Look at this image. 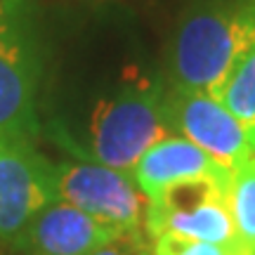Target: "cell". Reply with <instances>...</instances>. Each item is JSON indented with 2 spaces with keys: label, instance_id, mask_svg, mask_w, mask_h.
<instances>
[{
  "label": "cell",
  "instance_id": "1",
  "mask_svg": "<svg viewBox=\"0 0 255 255\" xmlns=\"http://www.w3.org/2000/svg\"><path fill=\"white\" fill-rule=\"evenodd\" d=\"M168 88L156 78L126 73L111 92L92 107L81 137H59L73 158H85L132 173L149 146L173 135L165 116Z\"/></svg>",
  "mask_w": 255,
  "mask_h": 255
},
{
  "label": "cell",
  "instance_id": "2",
  "mask_svg": "<svg viewBox=\"0 0 255 255\" xmlns=\"http://www.w3.org/2000/svg\"><path fill=\"white\" fill-rule=\"evenodd\" d=\"M253 47L255 0H203L177 28L170 85L220 97Z\"/></svg>",
  "mask_w": 255,
  "mask_h": 255
},
{
  "label": "cell",
  "instance_id": "3",
  "mask_svg": "<svg viewBox=\"0 0 255 255\" xmlns=\"http://www.w3.org/2000/svg\"><path fill=\"white\" fill-rule=\"evenodd\" d=\"M40 57L21 0H0V137H38Z\"/></svg>",
  "mask_w": 255,
  "mask_h": 255
},
{
  "label": "cell",
  "instance_id": "4",
  "mask_svg": "<svg viewBox=\"0 0 255 255\" xmlns=\"http://www.w3.org/2000/svg\"><path fill=\"white\" fill-rule=\"evenodd\" d=\"M232 170L189 177L149 199L144 229L151 239L175 234L210 244H239L229 213Z\"/></svg>",
  "mask_w": 255,
  "mask_h": 255
},
{
  "label": "cell",
  "instance_id": "5",
  "mask_svg": "<svg viewBox=\"0 0 255 255\" xmlns=\"http://www.w3.org/2000/svg\"><path fill=\"white\" fill-rule=\"evenodd\" d=\"M52 187L59 201L123 234H142L144 229L149 199L137 187L132 173L85 158H66L52 161Z\"/></svg>",
  "mask_w": 255,
  "mask_h": 255
},
{
  "label": "cell",
  "instance_id": "6",
  "mask_svg": "<svg viewBox=\"0 0 255 255\" xmlns=\"http://www.w3.org/2000/svg\"><path fill=\"white\" fill-rule=\"evenodd\" d=\"M165 116L170 132L189 139L191 144L227 170L255 156V142L244 123L220 102V97L168 88Z\"/></svg>",
  "mask_w": 255,
  "mask_h": 255
},
{
  "label": "cell",
  "instance_id": "7",
  "mask_svg": "<svg viewBox=\"0 0 255 255\" xmlns=\"http://www.w3.org/2000/svg\"><path fill=\"white\" fill-rule=\"evenodd\" d=\"M52 201V161L28 142L0 137V239L12 241Z\"/></svg>",
  "mask_w": 255,
  "mask_h": 255
},
{
  "label": "cell",
  "instance_id": "8",
  "mask_svg": "<svg viewBox=\"0 0 255 255\" xmlns=\"http://www.w3.org/2000/svg\"><path fill=\"white\" fill-rule=\"evenodd\" d=\"M119 237L123 232L57 199L28 220L12 246L21 255H95Z\"/></svg>",
  "mask_w": 255,
  "mask_h": 255
},
{
  "label": "cell",
  "instance_id": "9",
  "mask_svg": "<svg viewBox=\"0 0 255 255\" xmlns=\"http://www.w3.org/2000/svg\"><path fill=\"white\" fill-rule=\"evenodd\" d=\"M215 170H222V165L215 163L203 149L180 135H165L142 154L132 168V177L146 199H154L170 184Z\"/></svg>",
  "mask_w": 255,
  "mask_h": 255
},
{
  "label": "cell",
  "instance_id": "10",
  "mask_svg": "<svg viewBox=\"0 0 255 255\" xmlns=\"http://www.w3.org/2000/svg\"><path fill=\"white\" fill-rule=\"evenodd\" d=\"M229 213L237 241L246 251H255V156L246 158L232 170Z\"/></svg>",
  "mask_w": 255,
  "mask_h": 255
},
{
  "label": "cell",
  "instance_id": "11",
  "mask_svg": "<svg viewBox=\"0 0 255 255\" xmlns=\"http://www.w3.org/2000/svg\"><path fill=\"white\" fill-rule=\"evenodd\" d=\"M220 102L237 116L255 142V47L244 57L220 92Z\"/></svg>",
  "mask_w": 255,
  "mask_h": 255
},
{
  "label": "cell",
  "instance_id": "12",
  "mask_svg": "<svg viewBox=\"0 0 255 255\" xmlns=\"http://www.w3.org/2000/svg\"><path fill=\"white\" fill-rule=\"evenodd\" d=\"M154 248L151 255H244L246 248L241 244H210V241H196L175 234H161L151 239Z\"/></svg>",
  "mask_w": 255,
  "mask_h": 255
},
{
  "label": "cell",
  "instance_id": "13",
  "mask_svg": "<svg viewBox=\"0 0 255 255\" xmlns=\"http://www.w3.org/2000/svg\"><path fill=\"white\" fill-rule=\"evenodd\" d=\"M95 255H149L142 234H123L116 241L100 248Z\"/></svg>",
  "mask_w": 255,
  "mask_h": 255
},
{
  "label": "cell",
  "instance_id": "14",
  "mask_svg": "<svg viewBox=\"0 0 255 255\" xmlns=\"http://www.w3.org/2000/svg\"><path fill=\"white\" fill-rule=\"evenodd\" d=\"M244 255H255V251H246V253H244Z\"/></svg>",
  "mask_w": 255,
  "mask_h": 255
}]
</instances>
